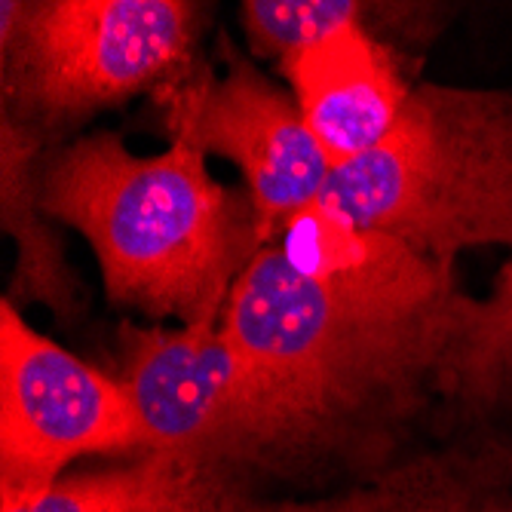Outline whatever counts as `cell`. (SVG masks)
<instances>
[{
    "instance_id": "obj_1",
    "label": "cell",
    "mask_w": 512,
    "mask_h": 512,
    "mask_svg": "<svg viewBox=\"0 0 512 512\" xmlns=\"http://www.w3.org/2000/svg\"><path fill=\"white\" fill-rule=\"evenodd\" d=\"M467 295L457 267L313 203L255 255L218 325L286 396L329 473L375 476L436 399Z\"/></svg>"
},
{
    "instance_id": "obj_2",
    "label": "cell",
    "mask_w": 512,
    "mask_h": 512,
    "mask_svg": "<svg viewBox=\"0 0 512 512\" xmlns=\"http://www.w3.org/2000/svg\"><path fill=\"white\" fill-rule=\"evenodd\" d=\"M188 135L142 157L117 132H80L40 163V203L99 261L111 307L154 325H218L264 249L252 194L209 172Z\"/></svg>"
},
{
    "instance_id": "obj_3",
    "label": "cell",
    "mask_w": 512,
    "mask_h": 512,
    "mask_svg": "<svg viewBox=\"0 0 512 512\" xmlns=\"http://www.w3.org/2000/svg\"><path fill=\"white\" fill-rule=\"evenodd\" d=\"M319 203L442 267L512 249V86L417 83L393 132L338 166Z\"/></svg>"
},
{
    "instance_id": "obj_4",
    "label": "cell",
    "mask_w": 512,
    "mask_h": 512,
    "mask_svg": "<svg viewBox=\"0 0 512 512\" xmlns=\"http://www.w3.org/2000/svg\"><path fill=\"white\" fill-rule=\"evenodd\" d=\"M206 28L209 7L191 0H4L0 111L71 142L102 111L188 83Z\"/></svg>"
},
{
    "instance_id": "obj_5",
    "label": "cell",
    "mask_w": 512,
    "mask_h": 512,
    "mask_svg": "<svg viewBox=\"0 0 512 512\" xmlns=\"http://www.w3.org/2000/svg\"><path fill=\"white\" fill-rule=\"evenodd\" d=\"M148 451H169L261 482H316L325 457L279 393L221 325H138L117 332V368Z\"/></svg>"
},
{
    "instance_id": "obj_6",
    "label": "cell",
    "mask_w": 512,
    "mask_h": 512,
    "mask_svg": "<svg viewBox=\"0 0 512 512\" xmlns=\"http://www.w3.org/2000/svg\"><path fill=\"white\" fill-rule=\"evenodd\" d=\"M126 387L0 304V497L53 488L83 457L145 454Z\"/></svg>"
},
{
    "instance_id": "obj_7",
    "label": "cell",
    "mask_w": 512,
    "mask_h": 512,
    "mask_svg": "<svg viewBox=\"0 0 512 512\" xmlns=\"http://www.w3.org/2000/svg\"><path fill=\"white\" fill-rule=\"evenodd\" d=\"M215 65L200 71L160 102L169 135H188L215 157L230 160L255 200L264 246L286 224L319 203L335 166L310 135L292 89L267 77L252 56L218 31Z\"/></svg>"
},
{
    "instance_id": "obj_8",
    "label": "cell",
    "mask_w": 512,
    "mask_h": 512,
    "mask_svg": "<svg viewBox=\"0 0 512 512\" xmlns=\"http://www.w3.org/2000/svg\"><path fill=\"white\" fill-rule=\"evenodd\" d=\"M279 74L335 169L384 142L417 86L396 46L359 25L301 46L279 62Z\"/></svg>"
},
{
    "instance_id": "obj_9",
    "label": "cell",
    "mask_w": 512,
    "mask_h": 512,
    "mask_svg": "<svg viewBox=\"0 0 512 512\" xmlns=\"http://www.w3.org/2000/svg\"><path fill=\"white\" fill-rule=\"evenodd\" d=\"M512 488V439L479 433L457 445L390 463L316 500H255L249 512H476Z\"/></svg>"
},
{
    "instance_id": "obj_10",
    "label": "cell",
    "mask_w": 512,
    "mask_h": 512,
    "mask_svg": "<svg viewBox=\"0 0 512 512\" xmlns=\"http://www.w3.org/2000/svg\"><path fill=\"white\" fill-rule=\"evenodd\" d=\"M53 142L0 111V224L16 243L4 301L16 310L43 304L62 329L86 313V286L68 258L62 224L40 203V163Z\"/></svg>"
},
{
    "instance_id": "obj_11",
    "label": "cell",
    "mask_w": 512,
    "mask_h": 512,
    "mask_svg": "<svg viewBox=\"0 0 512 512\" xmlns=\"http://www.w3.org/2000/svg\"><path fill=\"white\" fill-rule=\"evenodd\" d=\"M255 488L240 476L169 451L77 470L31 497H0V512H249Z\"/></svg>"
},
{
    "instance_id": "obj_12",
    "label": "cell",
    "mask_w": 512,
    "mask_h": 512,
    "mask_svg": "<svg viewBox=\"0 0 512 512\" xmlns=\"http://www.w3.org/2000/svg\"><path fill=\"white\" fill-rule=\"evenodd\" d=\"M240 28L255 59L283 62L301 46L329 37L338 28L359 25L393 43L390 34L411 43L439 37L448 7L436 4H375V0H243Z\"/></svg>"
},
{
    "instance_id": "obj_13",
    "label": "cell",
    "mask_w": 512,
    "mask_h": 512,
    "mask_svg": "<svg viewBox=\"0 0 512 512\" xmlns=\"http://www.w3.org/2000/svg\"><path fill=\"white\" fill-rule=\"evenodd\" d=\"M436 396L467 417L512 411V258L500 264L485 298L467 295Z\"/></svg>"
},
{
    "instance_id": "obj_14",
    "label": "cell",
    "mask_w": 512,
    "mask_h": 512,
    "mask_svg": "<svg viewBox=\"0 0 512 512\" xmlns=\"http://www.w3.org/2000/svg\"><path fill=\"white\" fill-rule=\"evenodd\" d=\"M476 512H512V488H506V491L488 497Z\"/></svg>"
}]
</instances>
